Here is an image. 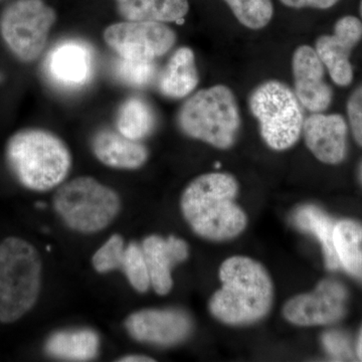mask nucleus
Masks as SVG:
<instances>
[{
  "label": "nucleus",
  "instance_id": "obj_12",
  "mask_svg": "<svg viewBox=\"0 0 362 362\" xmlns=\"http://www.w3.org/2000/svg\"><path fill=\"white\" fill-rule=\"evenodd\" d=\"M361 40V21L352 16L339 18L333 35H321L316 40L315 51L319 59L327 68L333 82L340 87H346L354 81L350 56Z\"/></svg>",
  "mask_w": 362,
  "mask_h": 362
},
{
  "label": "nucleus",
  "instance_id": "obj_2",
  "mask_svg": "<svg viewBox=\"0 0 362 362\" xmlns=\"http://www.w3.org/2000/svg\"><path fill=\"white\" fill-rule=\"evenodd\" d=\"M221 288L209 302L211 315L228 325H246L270 312L274 286L259 262L244 256L226 259L220 268Z\"/></svg>",
  "mask_w": 362,
  "mask_h": 362
},
{
  "label": "nucleus",
  "instance_id": "obj_18",
  "mask_svg": "<svg viewBox=\"0 0 362 362\" xmlns=\"http://www.w3.org/2000/svg\"><path fill=\"white\" fill-rule=\"evenodd\" d=\"M101 340L90 328H71L56 331L47 337V356L66 361H90L98 356Z\"/></svg>",
  "mask_w": 362,
  "mask_h": 362
},
{
  "label": "nucleus",
  "instance_id": "obj_34",
  "mask_svg": "<svg viewBox=\"0 0 362 362\" xmlns=\"http://www.w3.org/2000/svg\"><path fill=\"white\" fill-rule=\"evenodd\" d=\"M361 18H362V0L361 1Z\"/></svg>",
  "mask_w": 362,
  "mask_h": 362
},
{
  "label": "nucleus",
  "instance_id": "obj_28",
  "mask_svg": "<svg viewBox=\"0 0 362 362\" xmlns=\"http://www.w3.org/2000/svg\"><path fill=\"white\" fill-rule=\"evenodd\" d=\"M322 344L329 356L337 361H346L354 356L349 337L340 331L331 330L324 333Z\"/></svg>",
  "mask_w": 362,
  "mask_h": 362
},
{
  "label": "nucleus",
  "instance_id": "obj_7",
  "mask_svg": "<svg viewBox=\"0 0 362 362\" xmlns=\"http://www.w3.org/2000/svg\"><path fill=\"white\" fill-rule=\"evenodd\" d=\"M249 108L258 120L266 144L284 151L296 144L303 129L301 104L289 86L269 80L257 86L249 96Z\"/></svg>",
  "mask_w": 362,
  "mask_h": 362
},
{
  "label": "nucleus",
  "instance_id": "obj_1",
  "mask_svg": "<svg viewBox=\"0 0 362 362\" xmlns=\"http://www.w3.org/2000/svg\"><path fill=\"white\" fill-rule=\"evenodd\" d=\"M239 183L230 173L197 176L183 190L180 209L195 235L213 242L237 238L247 228V214L235 202Z\"/></svg>",
  "mask_w": 362,
  "mask_h": 362
},
{
  "label": "nucleus",
  "instance_id": "obj_17",
  "mask_svg": "<svg viewBox=\"0 0 362 362\" xmlns=\"http://www.w3.org/2000/svg\"><path fill=\"white\" fill-rule=\"evenodd\" d=\"M90 149L102 164L122 170L142 168L149 156L148 150L141 141L129 139L118 130L107 128L95 133L90 140Z\"/></svg>",
  "mask_w": 362,
  "mask_h": 362
},
{
  "label": "nucleus",
  "instance_id": "obj_3",
  "mask_svg": "<svg viewBox=\"0 0 362 362\" xmlns=\"http://www.w3.org/2000/svg\"><path fill=\"white\" fill-rule=\"evenodd\" d=\"M6 159L23 187L45 192L58 188L70 173L73 158L65 141L42 129H26L9 139Z\"/></svg>",
  "mask_w": 362,
  "mask_h": 362
},
{
  "label": "nucleus",
  "instance_id": "obj_15",
  "mask_svg": "<svg viewBox=\"0 0 362 362\" xmlns=\"http://www.w3.org/2000/svg\"><path fill=\"white\" fill-rule=\"evenodd\" d=\"M347 123L340 114L312 113L304 120L305 144L322 163L337 165L347 153Z\"/></svg>",
  "mask_w": 362,
  "mask_h": 362
},
{
  "label": "nucleus",
  "instance_id": "obj_6",
  "mask_svg": "<svg viewBox=\"0 0 362 362\" xmlns=\"http://www.w3.org/2000/svg\"><path fill=\"white\" fill-rule=\"evenodd\" d=\"M52 207L66 228L93 235L111 226L121 213L122 202L113 188L90 176H80L59 185Z\"/></svg>",
  "mask_w": 362,
  "mask_h": 362
},
{
  "label": "nucleus",
  "instance_id": "obj_32",
  "mask_svg": "<svg viewBox=\"0 0 362 362\" xmlns=\"http://www.w3.org/2000/svg\"><path fill=\"white\" fill-rule=\"evenodd\" d=\"M356 352L357 358L362 361V326L361 330H359L358 337H357Z\"/></svg>",
  "mask_w": 362,
  "mask_h": 362
},
{
  "label": "nucleus",
  "instance_id": "obj_13",
  "mask_svg": "<svg viewBox=\"0 0 362 362\" xmlns=\"http://www.w3.org/2000/svg\"><path fill=\"white\" fill-rule=\"evenodd\" d=\"M94 71V52L82 40L59 42L45 59V75L63 89H81L90 82Z\"/></svg>",
  "mask_w": 362,
  "mask_h": 362
},
{
  "label": "nucleus",
  "instance_id": "obj_8",
  "mask_svg": "<svg viewBox=\"0 0 362 362\" xmlns=\"http://www.w3.org/2000/svg\"><path fill=\"white\" fill-rule=\"evenodd\" d=\"M56 11L44 0H16L0 18V33L21 61H35L45 51Z\"/></svg>",
  "mask_w": 362,
  "mask_h": 362
},
{
  "label": "nucleus",
  "instance_id": "obj_20",
  "mask_svg": "<svg viewBox=\"0 0 362 362\" xmlns=\"http://www.w3.org/2000/svg\"><path fill=\"white\" fill-rule=\"evenodd\" d=\"M292 221L302 232L315 235L322 247L324 264L327 270L337 271L341 268L334 245V228L338 221L320 207L312 204L298 207L293 214Z\"/></svg>",
  "mask_w": 362,
  "mask_h": 362
},
{
  "label": "nucleus",
  "instance_id": "obj_31",
  "mask_svg": "<svg viewBox=\"0 0 362 362\" xmlns=\"http://www.w3.org/2000/svg\"><path fill=\"white\" fill-rule=\"evenodd\" d=\"M118 361L121 362H151L156 361L152 357L141 356V354H130V356H126L120 357Z\"/></svg>",
  "mask_w": 362,
  "mask_h": 362
},
{
  "label": "nucleus",
  "instance_id": "obj_14",
  "mask_svg": "<svg viewBox=\"0 0 362 362\" xmlns=\"http://www.w3.org/2000/svg\"><path fill=\"white\" fill-rule=\"evenodd\" d=\"M295 94L311 113H322L332 102V89L324 80V65L315 49L300 45L292 57Z\"/></svg>",
  "mask_w": 362,
  "mask_h": 362
},
{
  "label": "nucleus",
  "instance_id": "obj_16",
  "mask_svg": "<svg viewBox=\"0 0 362 362\" xmlns=\"http://www.w3.org/2000/svg\"><path fill=\"white\" fill-rule=\"evenodd\" d=\"M141 247L152 289L161 296L168 295L173 287V269L189 256L187 243L175 235H151L142 240Z\"/></svg>",
  "mask_w": 362,
  "mask_h": 362
},
{
  "label": "nucleus",
  "instance_id": "obj_23",
  "mask_svg": "<svg viewBox=\"0 0 362 362\" xmlns=\"http://www.w3.org/2000/svg\"><path fill=\"white\" fill-rule=\"evenodd\" d=\"M156 125V116L148 102L131 97L119 107L116 117L117 130L135 141L148 137Z\"/></svg>",
  "mask_w": 362,
  "mask_h": 362
},
{
  "label": "nucleus",
  "instance_id": "obj_25",
  "mask_svg": "<svg viewBox=\"0 0 362 362\" xmlns=\"http://www.w3.org/2000/svg\"><path fill=\"white\" fill-rule=\"evenodd\" d=\"M121 271L126 276L131 287L139 293L148 292L151 288L146 262L143 254L141 244L131 242L126 245L125 255Z\"/></svg>",
  "mask_w": 362,
  "mask_h": 362
},
{
  "label": "nucleus",
  "instance_id": "obj_30",
  "mask_svg": "<svg viewBox=\"0 0 362 362\" xmlns=\"http://www.w3.org/2000/svg\"><path fill=\"white\" fill-rule=\"evenodd\" d=\"M285 6L291 7V8H311L328 9L334 6L339 0H280Z\"/></svg>",
  "mask_w": 362,
  "mask_h": 362
},
{
  "label": "nucleus",
  "instance_id": "obj_9",
  "mask_svg": "<svg viewBox=\"0 0 362 362\" xmlns=\"http://www.w3.org/2000/svg\"><path fill=\"white\" fill-rule=\"evenodd\" d=\"M176 33L157 21L113 23L104 32V40L120 58L130 61L154 62L175 47Z\"/></svg>",
  "mask_w": 362,
  "mask_h": 362
},
{
  "label": "nucleus",
  "instance_id": "obj_10",
  "mask_svg": "<svg viewBox=\"0 0 362 362\" xmlns=\"http://www.w3.org/2000/svg\"><path fill=\"white\" fill-rule=\"evenodd\" d=\"M349 292L339 281L324 279L314 291L291 298L283 308L290 323L299 326L329 325L346 314Z\"/></svg>",
  "mask_w": 362,
  "mask_h": 362
},
{
  "label": "nucleus",
  "instance_id": "obj_29",
  "mask_svg": "<svg viewBox=\"0 0 362 362\" xmlns=\"http://www.w3.org/2000/svg\"><path fill=\"white\" fill-rule=\"evenodd\" d=\"M346 110L352 135L357 144L362 147V84L350 95Z\"/></svg>",
  "mask_w": 362,
  "mask_h": 362
},
{
  "label": "nucleus",
  "instance_id": "obj_11",
  "mask_svg": "<svg viewBox=\"0 0 362 362\" xmlns=\"http://www.w3.org/2000/svg\"><path fill=\"white\" fill-rule=\"evenodd\" d=\"M125 328L135 341L170 347L192 335L194 321L182 309H142L126 318Z\"/></svg>",
  "mask_w": 362,
  "mask_h": 362
},
{
  "label": "nucleus",
  "instance_id": "obj_4",
  "mask_svg": "<svg viewBox=\"0 0 362 362\" xmlns=\"http://www.w3.org/2000/svg\"><path fill=\"white\" fill-rule=\"evenodd\" d=\"M177 125L187 137L214 148H230L237 141L242 126L237 98L225 85L199 90L181 106Z\"/></svg>",
  "mask_w": 362,
  "mask_h": 362
},
{
  "label": "nucleus",
  "instance_id": "obj_19",
  "mask_svg": "<svg viewBox=\"0 0 362 362\" xmlns=\"http://www.w3.org/2000/svg\"><path fill=\"white\" fill-rule=\"evenodd\" d=\"M199 83L194 52L181 47L173 52L158 78V89L163 96L182 99L192 93Z\"/></svg>",
  "mask_w": 362,
  "mask_h": 362
},
{
  "label": "nucleus",
  "instance_id": "obj_5",
  "mask_svg": "<svg viewBox=\"0 0 362 362\" xmlns=\"http://www.w3.org/2000/svg\"><path fill=\"white\" fill-rule=\"evenodd\" d=\"M42 280V258L33 245L18 237L0 243V322H16L32 310Z\"/></svg>",
  "mask_w": 362,
  "mask_h": 362
},
{
  "label": "nucleus",
  "instance_id": "obj_22",
  "mask_svg": "<svg viewBox=\"0 0 362 362\" xmlns=\"http://www.w3.org/2000/svg\"><path fill=\"white\" fill-rule=\"evenodd\" d=\"M334 245L340 267L362 283V223L349 218L338 221Z\"/></svg>",
  "mask_w": 362,
  "mask_h": 362
},
{
  "label": "nucleus",
  "instance_id": "obj_21",
  "mask_svg": "<svg viewBox=\"0 0 362 362\" xmlns=\"http://www.w3.org/2000/svg\"><path fill=\"white\" fill-rule=\"evenodd\" d=\"M126 21L180 23L189 11L188 0H115Z\"/></svg>",
  "mask_w": 362,
  "mask_h": 362
},
{
  "label": "nucleus",
  "instance_id": "obj_24",
  "mask_svg": "<svg viewBox=\"0 0 362 362\" xmlns=\"http://www.w3.org/2000/svg\"><path fill=\"white\" fill-rule=\"evenodd\" d=\"M240 25L252 30H262L274 16L272 0H223Z\"/></svg>",
  "mask_w": 362,
  "mask_h": 362
},
{
  "label": "nucleus",
  "instance_id": "obj_27",
  "mask_svg": "<svg viewBox=\"0 0 362 362\" xmlns=\"http://www.w3.org/2000/svg\"><path fill=\"white\" fill-rule=\"evenodd\" d=\"M114 74L120 82L133 87H145L156 78V66L154 62L130 61L120 58L114 66Z\"/></svg>",
  "mask_w": 362,
  "mask_h": 362
},
{
  "label": "nucleus",
  "instance_id": "obj_26",
  "mask_svg": "<svg viewBox=\"0 0 362 362\" xmlns=\"http://www.w3.org/2000/svg\"><path fill=\"white\" fill-rule=\"evenodd\" d=\"M126 244L122 235L115 233L111 235L92 257V265L99 274L121 270Z\"/></svg>",
  "mask_w": 362,
  "mask_h": 362
},
{
  "label": "nucleus",
  "instance_id": "obj_33",
  "mask_svg": "<svg viewBox=\"0 0 362 362\" xmlns=\"http://www.w3.org/2000/svg\"><path fill=\"white\" fill-rule=\"evenodd\" d=\"M359 178H361V185H362V161L361 165H359Z\"/></svg>",
  "mask_w": 362,
  "mask_h": 362
}]
</instances>
